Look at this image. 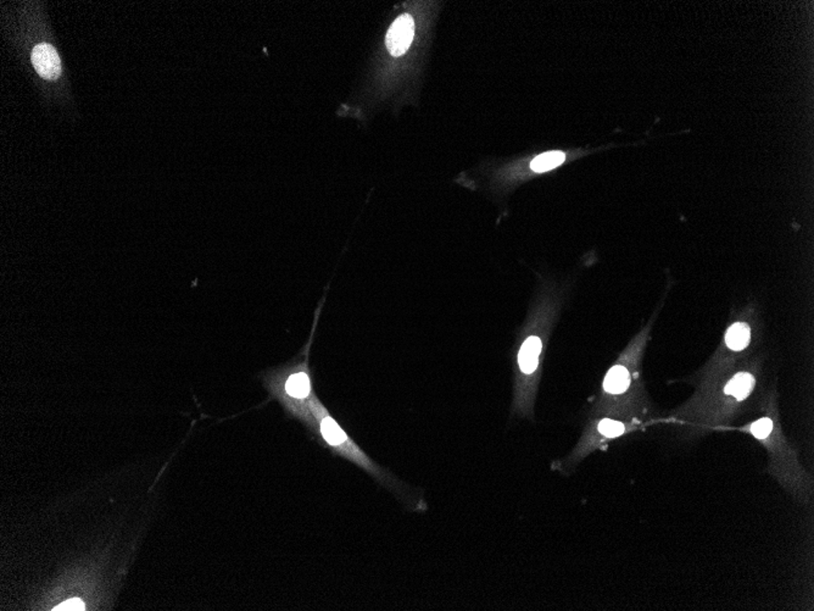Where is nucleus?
<instances>
[{
    "label": "nucleus",
    "instance_id": "1",
    "mask_svg": "<svg viewBox=\"0 0 814 611\" xmlns=\"http://www.w3.org/2000/svg\"><path fill=\"white\" fill-rule=\"evenodd\" d=\"M309 408L311 414L319 425L321 437L337 454L344 456L346 459L355 462L359 467L365 469L377 478L387 481V473L383 471L381 467L376 465L363 451H361L359 446H356L355 443L350 440V437L343 431L339 424L330 416V413L327 411L320 400L316 398V395H314L310 400Z\"/></svg>",
    "mask_w": 814,
    "mask_h": 611
},
{
    "label": "nucleus",
    "instance_id": "2",
    "mask_svg": "<svg viewBox=\"0 0 814 611\" xmlns=\"http://www.w3.org/2000/svg\"><path fill=\"white\" fill-rule=\"evenodd\" d=\"M276 393H278L279 399L288 408L290 414L299 417L305 422H309L310 400L314 397L312 393V382L310 377L307 366H300L295 368L283 381L282 387L276 386Z\"/></svg>",
    "mask_w": 814,
    "mask_h": 611
},
{
    "label": "nucleus",
    "instance_id": "3",
    "mask_svg": "<svg viewBox=\"0 0 814 611\" xmlns=\"http://www.w3.org/2000/svg\"><path fill=\"white\" fill-rule=\"evenodd\" d=\"M415 21L408 14L397 17L387 33V48L392 57H400L413 43Z\"/></svg>",
    "mask_w": 814,
    "mask_h": 611
},
{
    "label": "nucleus",
    "instance_id": "4",
    "mask_svg": "<svg viewBox=\"0 0 814 611\" xmlns=\"http://www.w3.org/2000/svg\"><path fill=\"white\" fill-rule=\"evenodd\" d=\"M32 64L41 77L57 79L61 73V62L55 48L49 44L37 46L32 52Z\"/></svg>",
    "mask_w": 814,
    "mask_h": 611
},
{
    "label": "nucleus",
    "instance_id": "5",
    "mask_svg": "<svg viewBox=\"0 0 814 611\" xmlns=\"http://www.w3.org/2000/svg\"><path fill=\"white\" fill-rule=\"evenodd\" d=\"M541 349L542 342L539 337H528L522 344L521 350L518 352V366L524 376H531L536 373L539 366Z\"/></svg>",
    "mask_w": 814,
    "mask_h": 611
},
{
    "label": "nucleus",
    "instance_id": "6",
    "mask_svg": "<svg viewBox=\"0 0 814 611\" xmlns=\"http://www.w3.org/2000/svg\"><path fill=\"white\" fill-rule=\"evenodd\" d=\"M630 384V373L622 365H616L608 371L603 381V389L609 394H622Z\"/></svg>",
    "mask_w": 814,
    "mask_h": 611
},
{
    "label": "nucleus",
    "instance_id": "7",
    "mask_svg": "<svg viewBox=\"0 0 814 611\" xmlns=\"http://www.w3.org/2000/svg\"><path fill=\"white\" fill-rule=\"evenodd\" d=\"M753 386H755V378L753 375L748 373H737L726 386L724 392L728 395L735 397L737 400H744V399L748 398V394L751 393Z\"/></svg>",
    "mask_w": 814,
    "mask_h": 611
},
{
    "label": "nucleus",
    "instance_id": "8",
    "mask_svg": "<svg viewBox=\"0 0 814 611\" xmlns=\"http://www.w3.org/2000/svg\"><path fill=\"white\" fill-rule=\"evenodd\" d=\"M751 339V332H750V327L746 323H735L732 325L727 332L726 336V343L728 347L730 348L732 350H742L748 347V343Z\"/></svg>",
    "mask_w": 814,
    "mask_h": 611
},
{
    "label": "nucleus",
    "instance_id": "9",
    "mask_svg": "<svg viewBox=\"0 0 814 611\" xmlns=\"http://www.w3.org/2000/svg\"><path fill=\"white\" fill-rule=\"evenodd\" d=\"M566 160V156L562 151H549L545 154L536 156L531 161V169L536 172L550 171L557 166L561 165Z\"/></svg>",
    "mask_w": 814,
    "mask_h": 611
},
{
    "label": "nucleus",
    "instance_id": "10",
    "mask_svg": "<svg viewBox=\"0 0 814 611\" xmlns=\"http://www.w3.org/2000/svg\"><path fill=\"white\" fill-rule=\"evenodd\" d=\"M624 430L625 429L623 424L614 420L605 419L598 424V432L607 438H614L623 435Z\"/></svg>",
    "mask_w": 814,
    "mask_h": 611
},
{
    "label": "nucleus",
    "instance_id": "11",
    "mask_svg": "<svg viewBox=\"0 0 814 611\" xmlns=\"http://www.w3.org/2000/svg\"><path fill=\"white\" fill-rule=\"evenodd\" d=\"M772 430H773V422H772V420L767 419V417L758 420L751 426V432L758 440L767 438L768 435H770Z\"/></svg>",
    "mask_w": 814,
    "mask_h": 611
},
{
    "label": "nucleus",
    "instance_id": "12",
    "mask_svg": "<svg viewBox=\"0 0 814 611\" xmlns=\"http://www.w3.org/2000/svg\"><path fill=\"white\" fill-rule=\"evenodd\" d=\"M84 608H86V606H84V603H83L81 599L73 598V599H68V601H64V603H61V604H59V605L55 606L53 610L82 611L84 610Z\"/></svg>",
    "mask_w": 814,
    "mask_h": 611
}]
</instances>
